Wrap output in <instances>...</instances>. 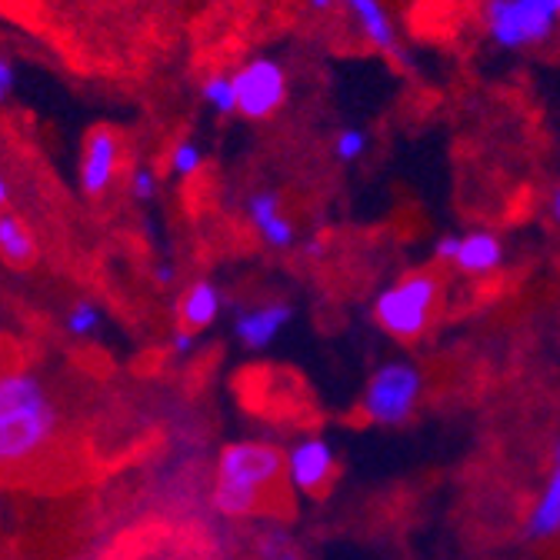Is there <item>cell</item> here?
<instances>
[{"label": "cell", "mask_w": 560, "mask_h": 560, "mask_svg": "<svg viewBox=\"0 0 560 560\" xmlns=\"http://www.w3.org/2000/svg\"><path fill=\"white\" fill-rule=\"evenodd\" d=\"M284 474V454L260 441L228 444L218 460L214 508L228 517H247L264 504V494Z\"/></svg>", "instance_id": "cell-2"}, {"label": "cell", "mask_w": 560, "mask_h": 560, "mask_svg": "<svg viewBox=\"0 0 560 560\" xmlns=\"http://www.w3.org/2000/svg\"><path fill=\"white\" fill-rule=\"evenodd\" d=\"M8 200H11V184H8V177L0 174V210L8 207Z\"/></svg>", "instance_id": "cell-26"}, {"label": "cell", "mask_w": 560, "mask_h": 560, "mask_svg": "<svg viewBox=\"0 0 560 560\" xmlns=\"http://www.w3.org/2000/svg\"><path fill=\"white\" fill-rule=\"evenodd\" d=\"M364 151H368V133L358 130V127H343V130L337 133V140H334V154H337V161H343V164L358 161Z\"/></svg>", "instance_id": "cell-19"}, {"label": "cell", "mask_w": 560, "mask_h": 560, "mask_svg": "<svg viewBox=\"0 0 560 560\" xmlns=\"http://www.w3.org/2000/svg\"><path fill=\"white\" fill-rule=\"evenodd\" d=\"M203 161H207V158H203V148L197 144L194 137H184V140H177V144L171 148L167 167H171V174H177L180 180H187V177L200 174Z\"/></svg>", "instance_id": "cell-17"}, {"label": "cell", "mask_w": 560, "mask_h": 560, "mask_svg": "<svg viewBox=\"0 0 560 560\" xmlns=\"http://www.w3.org/2000/svg\"><path fill=\"white\" fill-rule=\"evenodd\" d=\"M420 390H424V377L407 361H390L374 371V377L364 387L361 410L371 424L381 428H400L417 410Z\"/></svg>", "instance_id": "cell-4"}, {"label": "cell", "mask_w": 560, "mask_h": 560, "mask_svg": "<svg viewBox=\"0 0 560 560\" xmlns=\"http://www.w3.org/2000/svg\"><path fill=\"white\" fill-rule=\"evenodd\" d=\"M438 260L457 267L467 277H483V273H494L504 264V244L490 231L447 234L438 241Z\"/></svg>", "instance_id": "cell-8"}, {"label": "cell", "mask_w": 560, "mask_h": 560, "mask_svg": "<svg viewBox=\"0 0 560 560\" xmlns=\"http://www.w3.org/2000/svg\"><path fill=\"white\" fill-rule=\"evenodd\" d=\"M37 237L18 210H0V260L11 270H31L37 264Z\"/></svg>", "instance_id": "cell-13"}, {"label": "cell", "mask_w": 560, "mask_h": 560, "mask_svg": "<svg viewBox=\"0 0 560 560\" xmlns=\"http://www.w3.org/2000/svg\"><path fill=\"white\" fill-rule=\"evenodd\" d=\"M550 218H553V224L560 228V184H557L553 194H550Z\"/></svg>", "instance_id": "cell-25"}, {"label": "cell", "mask_w": 560, "mask_h": 560, "mask_svg": "<svg viewBox=\"0 0 560 560\" xmlns=\"http://www.w3.org/2000/svg\"><path fill=\"white\" fill-rule=\"evenodd\" d=\"M247 221L254 224V231L260 234V241L267 247L284 250V247H294V241H298V228L284 214L280 194H273V190H257L247 197Z\"/></svg>", "instance_id": "cell-11"}, {"label": "cell", "mask_w": 560, "mask_h": 560, "mask_svg": "<svg viewBox=\"0 0 560 560\" xmlns=\"http://www.w3.org/2000/svg\"><path fill=\"white\" fill-rule=\"evenodd\" d=\"M557 18H560V0H557Z\"/></svg>", "instance_id": "cell-27"}, {"label": "cell", "mask_w": 560, "mask_h": 560, "mask_svg": "<svg viewBox=\"0 0 560 560\" xmlns=\"http://www.w3.org/2000/svg\"><path fill=\"white\" fill-rule=\"evenodd\" d=\"M307 8L317 14H330V11H340V0H307Z\"/></svg>", "instance_id": "cell-24"}, {"label": "cell", "mask_w": 560, "mask_h": 560, "mask_svg": "<svg viewBox=\"0 0 560 560\" xmlns=\"http://www.w3.org/2000/svg\"><path fill=\"white\" fill-rule=\"evenodd\" d=\"M200 97H203V104H207L210 110H214L218 117L237 114L234 74H228V70H214V74H207V81L200 84Z\"/></svg>", "instance_id": "cell-16"}, {"label": "cell", "mask_w": 560, "mask_h": 560, "mask_svg": "<svg viewBox=\"0 0 560 560\" xmlns=\"http://www.w3.org/2000/svg\"><path fill=\"white\" fill-rule=\"evenodd\" d=\"M264 550H267L270 560H298V553H294L291 544H288V534H273V537L264 544Z\"/></svg>", "instance_id": "cell-22"}, {"label": "cell", "mask_w": 560, "mask_h": 560, "mask_svg": "<svg viewBox=\"0 0 560 560\" xmlns=\"http://www.w3.org/2000/svg\"><path fill=\"white\" fill-rule=\"evenodd\" d=\"M237 114L247 120H267L288 104V70L273 57H254L234 70Z\"/></svg>", "instance_id": "cell-6"}, {"label": "cell", "mask_w": 560, "mask_h": 560, "mask_svg": "<svg viewBox=\"0 0 560 560\" xmlns=\"http://www.w3.org/2000/svg\"><path fill=\"white\" fill-rule=\"evenodd\" d=\"M221 288L214 284V280H194V284L180 294V304H177V320L184 330H203L218 320L221 314Z\"/></svg>", "instance_id": "cell-14"}, {"label": "cell", "mask_w": 560, "mask_h": 560, "mask_svg": "<svg viewBox=\"0 0 560 560\" xmlns=\"http://www.w3.org/2000/svg\"><path fill=\"white\" fill-rule=\"evenodd\" d=\"M438 301H441V277L434 270H413L381 291L374 304V317L381 330H387L394 340H417L428 330Z\"/></svg>", "instance_id": "cell-3"}, {"label": "cell", "mask_w": 560, "mask_h": 560, "mask_svg": "<svg viewBox=\"0 0 560 560\" xmlns=\"http://www.w3.org/2000/svg\"><path fill=\"white\" fill-rule=\"evenodd\" d=\"M127 184H130V197L133 200H154L158 190H161V177H158V171L151 164H137L130 171V180Z\"/></svg>", "instance_id": "cell-20"}, {"label": "cell", "mask_w": 560, "mask_h": 560, "mask_svg": "<svg viewBox=\"0 0 560 560\" xmlns=\"http://www.w3.org/2000/svg\"><path fill=\"white\" fill-rule=\"evenodd\" d=\"M340 11H350V14H354L358 31L364 34V40H368L377 54H384V57H390V60H397V63H407V54H404L400 37H397V27H394V21H390V14L384 11L381 0H340Z\"/></svg>", "instance_id": "cell-10"}, {"label": "cell", "mask_w": 560, "mask_h": 560, "mask_svg": "<svg viewBox=\"0 0 560 560\" xmlns=\"http://www.w3.org/2000/svg\"><path fill=\"white\" fill-rule=\"evenodd\" d=\"M553 534H560V447H553V467L527 514V537L544 540Z\"/></svg>", "instance_id": "cell-15"}, {"label": "cell", "mask_w": 560, "mask_h": 560, "mask_svg": "<svg viewBox=\"0 0 560 560\" xmlns=\"http://www.w3.org/2000/svg\"><path fill=\"white\" fill-rule=\"evenodd\" d=\"M124 164V144L117 130L110 127H94L84 137V154H81V190L88 197H104Z\"/></svg>", "instance_id": "cell-7"}, {"label": "cell", "mask_w": 560, "mask_h": 560, "mask_svg": "<svg viewBox=\"0 0 560 560\" xmlns=\"http://www.w3.org/2000/svg\"><path fill=\"white\" fill-rule=\"evenodd\" d=\"M60 413L31 371L0 374V470H21L50 447Z\"/></svg>", "instance_id": "cell-1"}, {"label": "cell", "mask_w": 560, "mask_h": 560, "mask_svg": "<svg viewBox=\"0 0 560 560\" xmlns=\"http://www.w3.org/2000/svg\"><path fill=\"white\" fill-rule=\"evenodd\" d=\"M194 337H197V334H194V330H184V327H180V330L174 334V340H171V343H174V350H177V354H187V350L194 347Z\"/></svg>", "instance_id": "cell-23"}, {"label": "cell", "mask_w": 560, "mask_h": 560, "mask_svg": "<svg viewBox=\"0 0 560 560\" xmlns=\"http://www.w3.org/2000/svg\"><path fill=\"white\" fill-rule=\"evenodd\" d=\"M284 474H288L291 487L301 490V494H320L337 474V454H334L330 441H324V438L298 441L284 457Z\"/></svg>", "instance_id": "cell-9"}, {"label": "cell", "mask_w": 560, "mask_h": 560, "mask_svg": "<svg viewBox=\"0 0 560 560\" xmlns=\"http://www.w3.org/2000/svg\"><path fill=\"white\" fill-rule=\"evenodd\" d=\"M557 447H560V441H557Z\"/></svg>", "instance_id": "cell-28"}, {"label": "cell", "mask_w": 560, "mask_h": 560, "mask_svg": "<svg viewBox=\"0 0 560 560\" xmlns=\"http://www.w3.org/2000/svg\"><path fill=\"white\" fill-rule=\"evenodd\" d=\"M63 324H67V330L74 334V337H94L101 330V324H104V314L91 301H81V304L70 307Z\"/></svg>", "instance_id": "cell-18"}, {"label": "cell", "mask_w": 560, "mask_h": 560, "mask_svg": "<svg viewBox=\"0 0 560 560\" xmlns=\"http://www.w3.org/2000/svg\"><path fill=\"white\" fill-rule=\"evenodd\" d=\"M14 88H18V70H14V60H11L4 50H0V104L11 101Z\"/></svg>", "instance_id": "cell-21"}, {"label": "cell", "mask_w": 560, "mask_h": 560, "mask_svg": "<svg viewBox=\"0 0 560 560\" xmlns=\"http://www.w3.org/2000/svg\"><path fill=\"white\" fill-rule=\"evenodd\" d=\"M291 317H294L291 304H284V301H270V304L241 311L237 320H234V334H237V340H241L244 347L260 350V347H267L270 340H277V334L291 324Z\"/></svg>", "instance_id": "cell-12"}, {"label": "cell", "mask_w": 560, "mask_h": 560, "mask_svg": "<svg viewBox=\"0 0 560 560\" xmlns=\"http://www.w3.org/2000/svg\"><path fill=\"white\" fill-rule=\"evenodd\" d=\"M557 21L560 18L537 0H487L483 11L487 37L504 50H524L550 40Z\"/></svg>", "instance_id": "cell-5"}]
</instances>
